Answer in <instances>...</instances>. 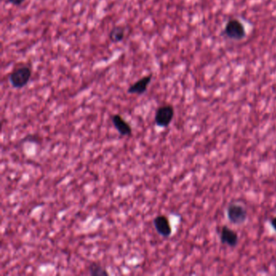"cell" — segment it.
I'll return each mask as SVG.
<instances>
[{
  "label": "cell",
  "mask_w": 276,
  "mask_h": 276,
  "mask_svg": "<svg viewBox=\"0 0 276 276\" xmlns=\"http://www.w3.org/2000/svg\"><path fill=\"white\" fill-rule=\"evenodd\" d=\"M226 215L228 221L234 225H242L248 219V211L238 203H231L226 210Z\"/></svg>",
  "instance_id": "obj_1"
},
{
  "label": "cell",
  "mask_w": 276,
  "mask_h": 276,
  "mask_svg": "<svg viewBox=\"0 0 276 276\" xmlns=\"http://www.w3.org/2000/svg\"><path fill=\"white\" fill-rule=\"evenodd\" d=\"M32 76V70L28 66H23L15 69L11 73L9 81L12 88L16 89H23L28 85Z\"/></svg>",
  "instance_id": "obj_2"
},
{
  "label": "cell",
  "mask_w": 276,
  "mask_h": 276,
  "mask_svg": "<svg viewBox=\"0 0 276 276\" xmlns=\"http://www.w3.org/2000/svg\"><path fill=\"white\" fill-rule=\"evenodd\" d=\"M224 35L230 40L242 41L246 36V28L240 20L231 19L225 24Z\"/></svg>",
  "instance_id": "obj_3"
},
{
  "label": "cell",
  "mask_w": 276,
  "mask_h": 276,
  "mask_svg": "<svg viewBox=\"0 0 276 276\" xmlns=\"http://www.w3.org/2000/svg\"><path fill=\"white\" fill-rule=\"evenodd\" d=\"M174 114H175V111L173 105L166 104V105L160 106L155 111V119H154L155 125L159 127L166 128L171 124Z\"/></svg>",
  "instance_id": "obj_4"
},
{
  "label": "cell",
  "mask_w": 276,
  "mask_h": 276,
  "mask_svg": "<svg viewBox=\"0 0 276 276\" xmlns=\"http://www.w3.org/2000/svg\"><path fill=\"white\" fill-rule=\"evenodd\" d=\"M154 227H155L156 232L163 236V238H170L171 236L172 226L170 224V220L167 216L165 215H159L155 216L153 220Z\"/></svg>",
  "instance_id": "obj_5"
},
{
  "label": "cell",
  "mask_w": 276,
  "mask_h": 276,
  "mask_svg": "<svg viewBox=\"0 0 276 276\" xmlns=\"http://www.w3.org/2000/svg\"><path fill=\"white\" fill-rule=\"evenodd\" d=\"M220 239L222 244L232 248L236 247L239 242L238 232L226 225L223 226L220 230Z\"/></svg>",
  "instance_id": "obj_6"
},
{
  "label": "cell",
  "mask_w": 276,
  "mask_h": 276,
  "mask_svg": "<svg viewBox=\"0 0 276 276\" xmlns=\"http://www.w3.org/2000/svg\"><path fill=\"white\" fill-rule=\"evenodd\" d=\"M151 80H152V73H150L149 75H146V76L142 77L141 79H139V81L132 84L128 88L127 93L129 94H143L147 91Z\"/></svg>",
  "instance_id": "obj_7"
},
{
  "label": "cell",
  "mask_w": 276,
  "mask_h": 276,
  "mask_svg": "<svg viewBox=\"0 0 276 276\" xmlns=\"http://www.w3.org/2000/svg\"><path fill=\"white\" fill-rule=\"evenodd\" d=\"M112 123L114 126L115 129L119 131L122 136H131L132 134V127L121 115L114 114L111 117Z\"/></svg>",
  "instance_id": "obj_8"
},
{
  "label": "cell",
  "mask_w": 276,
  "mask_h": 276,
  "mask_svg": "<svg viewBox=\"0 0 276 276\" xmlns=\"http://www.w3.org/2000/svg\"><path fill=\"white\" fill-rule=\"evenodd\" d=\"M124 37H125V27L123 25L113 27L109 33V38L111 43H121Z\"/></svg>",
  "instance_id": "obj_9"
},
{
  "label": "cell",
  "mask_w": 276,
  "mask_h": 276,
  "mask_svg": "<svg viewBox=\"0 0 276 276\" xmlns=\"http://www.w3.org/2000/svg\"><path fill=\"white\" fill-rule=\"evenodd\" d=\"M89 274L93 276L108 275L109 273L105 267L97 262H92L89 266Z\"/></svg>",
  "instance_id": "obj_10"
},
{
  "label": "cell",
  "mask_w": 276,
  "mask_h": 276,
  "mask_svg": "<svg viewBox=\"0 0 276 276\" xmlns=\"http://www.w3.org/2000/svg\"><path fill=\"white\" fill-rule=\"evenodd\" d=\"M9 4H12L13 6L19 7L25 1V0H8Z\"/></svg>",
  "instance_id": "obj_11"
},
{
  "label": "cell",
  "mask_w": 276,
  "mask_h": 276,
  "mask_svg": "<svg viewBox=\"0 0 276 276\" xmlns=\"http://www.w3.org/2000/svg\"><path fill=\"white\" fill-rule=\"evenodd\" d=\"M270 224L272 227L273 229L276 232V216H273L270 220Z\"/></svg>",
  "instance_id": "obj_12"
}]
</instances>
